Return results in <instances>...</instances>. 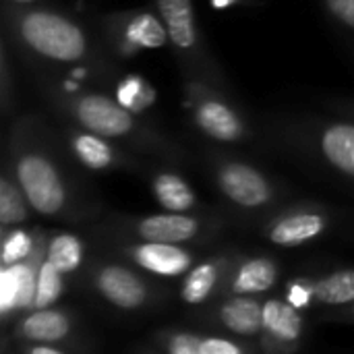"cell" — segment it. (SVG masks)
<instances>
[{"instance_id":"6da1fadb","label":"cell","mask_w":354,"mask_h":354,"mask_svg":"<svg viewBox=\"0 0 354 354\" xmlns=\"http://www.w3.org/2000/svg\"><path fill=\"white\" fill-rule=\"evenodd\" d=\"M15 29L21 41L46 60L71 64L85 60L89 54L85 29L62 12L46 8L23 10L15 19Z\"/></svg>"},{"instance_id":"7a4b0ae2","label":"cell","mask_w":354,"mask_h":354,"mask_svg":"<svg viewBox=\"0 0 354 354\" xmlns=\"http://www.w3.org/2000/svg\"><path fill=\"white\" fill-rule=\"evenodd\" d=\"M12 176L23 189L31 209L44 218L66 212L71 195L58 164L37 147H23L12 162Z\"/></svg>"},{"instance_id":"3957f363","label":"cell","mask_w":354,"mask_h":354,"mask_svg":"<svg viewBox=\"0 0 354 354\" xmlns=\"http://www.w3.org/2000/svg\"><path fill=\"white\" fill-rule=\"evenodd\" d=\"M68 110L81 129L106 139H135L141 131L135 112L104 93H81L68 100Z\"/></svg>"},{"instance_id":"277c9868","label":"cell","mask_w":354,"mask_h":354,"mask_svg":"<svg viewBox=\"0 0 354 354\" xmlns=\"http://www.w3.org/2000/svg\"><path fill=\"white\" fill-rule=\"evenodd\" d=\"M218 191L243 209H261L272 203L274 187L270 178L251 164L226 160L216 166Z\"/></svg>"},{"instance_id":"5b68a950","label":"cell","mask_w":354,"mask_h":354,"mask_svg":"<svg viewBox=\"0 0 354 354\" xmlns=\"http://www.w3.org/2000/svg\"><path fill=\"white\" fill-rule=\"evenodd\" d=\"M93 290L116 311L135 313L151 303V288L147 282L122 263H102L91 276Z\"/></svg>"},{"instance_id":"8992f818","label":"cell","mask_w":354,"mask_h":354,"mask_svg":"<svg viewBox=\"0 0 354 354\" xmlns=\"http://www.w3.org/2000/svg\"><path fill=\"white\" fill-rule=\"evenodd\" d=\"M124 255L141 270L151 276L162 278H178L187 274L193 263L195 255L183 245L176 243H160V241H139L124 247Z\"/></svg>"},{"instance_id":"52a82bcc","label":"cell","mask_w":354,"mask_h":354,"mask_svg":"<svg viewBox=\"0 0 354 354\" xmlns=\"http://www.w3.org/2000/svg\"><path fill=\"white\" fill-rule=\"evenodd\" d=\"M131 230L141 241H160V243H176L187 245L201 236L203 220L191 216L189 212H162L143 216L131 222Z\"/></svg>"},{"instance_id":"ba28073f","label":"cell","mask_w":354,"mask_h":354,"mask_svg":"<svg viewBox=\"0 0 354 354\" xmlns=\"http://www.w3.org/2000/svg\"><path fill=\"white\" fill-rule=\"evenodd\" d=\"M193 120L201 133L220 143H236L247 135V127L239 112L224 100L201 93L193 104Z\"/></svg>"},{"instance_id":"9c48e42d","label":"cell","mask_w":354,"mask_h":354,"mask_svg":"<svg viewBox=\"0 0 354 354\" xmlns=\"http://www.w3.org/2000/svg\"><path fill=\"white\" fill-rule=\"evenodd\" d=\"M330 226V218L319 209H295L272 220L263 234L268 243L284 249L301 247L319 239Z\"/></svg>"},{"instance_id":"30bf717a","label":"cell","mask_w":354,"mask_h":354,"mask_svg":"<svg viewBox=\"0 0 354 354\" xmlns=\"http://www.w3.org/2000/svg\"><path fill=\"white\" fill-rule=\"evenodd\" d=\"M15 334L25 344H60L73 336V317L54 307L31 309L19 319Z\"/></svg>"},{"instance_id":"8fae6325","label":"cell","mask_w":354,"mask_h":354,"mask_svg":"<svg viewBox=\"0 0 354 354\" xmlns=\"http://www.w3.org/2000/svg\"><path fill=\"white\" fill-rule=\"evenodd\" d=\"M216 319L234 336L257 338L263 334V303L251 295H230L218 305Z\"/></svg>"},{"instance_id":"7c38bea8","label":"cell","mask_w":354,"mask_h":354,"mask_svg":"<svg viewBox=\"0 0 354 354\" xmlns=\"http://www.w3.org/2000/svg\"><path fill=\"white\" fill-rule=\"evenodd\" d=\"M156 4L168 29L170 44L180 54H197L199 31L193 0H156Z\"/></svg>"},{"instance_id":"4fadbf2b","label":"cell","mask_w":354,"mask_h":354,"mask_svg":"<svg viewBox=\"0 0 354 354\" xmlns=\"http://www.w3.org/2000/svg\"><path fill=\"white\" fill-rule=\"evenodd\" d=\"M168 41L170 37L162 17L151 12L127 15L118 25V44L127 54H135L139 50H156Z\"/></svg>"},{"instance_id":"5bb4252c","label":"cell","mask_w":354,"mask_h":354,"mask_svg":"<svg viewBox=\"0 0 354 354\" xmlns=\"http://www.w3.org/2000/svg\"><path fill=\"white\" fill-rule=\"evenodd\" d=\"M280 270L278 263L266 255L245 257L228 276V292L230 295H261L270 292L278 282Z\"/></svg>"},{"instance_id":"9a60e30c","label":"cell","mask_w":354,"mask_h":354,"mask_svg":"<svg viewBox=\"0 0 354 354\" xmlns=\"http://www.w3.org/2000/svg\"><path fill=\"white\" fill-rule=\"evenodd\" d=\"M263 334L278 346H295L305 334V319L286 299H270L263 303Z\"/></svg>"},{"instance_id":"2e32d148","label":"cell","mask_w":354,"mask_h":354,"mask_svg":"<svg viewBox=\"0 0 354 354\" xmlns=\"http://www.w3.org/2000/svg\"><path fill=\"white\" fill-rule=\"evenodd\" d=\"M226 276V259L209 257L195 263L183 278L180 284V301L191 307H199L207 303L214 292L220 288Z\"/></svg>"},{"instance_id":"e0dca14e","label":"cell","mask_w":354,"mask_h":354,"mask_svg":"<svg viewBox=\"0 0 354 354\" xmlns=\"http://www.w3.org/2000/svg\"><path fill=\"white\" fill-rule=\"evenodd\" d=\"M317 145L332 168L354 178V122H332L324 127Z\"/></svg>"},{"instance_id":"ac0fdd59","label":"cell","mask_w":354,"mask_h":354,"mask_svg":"<svg viewBox=\"0 0 354 354\" xmlns=\"http://www.w3.org/2000/svg\"><path fill=\"white\" fill-rule=\"evenodd\" d=\"M68 143L77 160L89 168V170H110L118 164V151L110 143V139L95 135L87 129L83 131H71L68 133Z\"/></svg>"},{"instance_id":"d6986e66","label":"cell","mask_w":354,"mask_h":354,"mask_svg":"<svg viewBox=\"0 0 354 354\" xmlns=\"http://www.w3.org/2000/svg\"><path fill=\"white\" fill-rule=\"evenodd\" d=\"M151 191L166 212H193L197 207L193 187L176 172H158L151 178Z\"/></svg>"},{"instance_id":"ffe728a7","label":"cell","mask_w":354,"mask_h":354,"mask_svg":"<svg viewBox=\"0 0 354 354\" xmlns=\"http://www.w3.org/2000/svg\"><path fill=\"white\" fill-rule=\"evenodd\" d=\"M315 303L324 307H348L354 303V270H336L311 280Z\"/></svg>"},{"instance_id":"44dd1931","label":"cell","mask_w":354,"mask_h":354,"mask_svg":"<svg viewBox=\"0 0 354 354\" xmlns=\"http://www.w3.org/2000/svg\"><path fill=\"white\" fill-rule=\"evenodd\" d=\"M46 259H50L62 274H75L85 259V243L81 236L71 232H56L44 247Z\"/></svg>"},{"instance_id":"7402d4cb","label":"cell","mask_w":354,"mask_h":354,"mask_svg":"<svg viewBox=\"0 0 354 354\" xmlns=\"http://www.w3.org/2000/svg\"><path fill=\"white\" fill-rule=\"evenodd\" d=\"M29 201L19 187L17 180H12L8 174H2L0 178V224L2 230L21 226L29 218Z\"/></svg>"},{"instance_id":"603a6c76","label":"cell","mask_w":354,"mask_h":354,"mask_svg":"<svg viewBox=\"0 0 354 354\" xmlns=\"http://www.w3.org/2000/svg\"><path fill=\"white\" fill-rule=\"evenodd\" d=\"M66 290V274H62L46 255L41 257L37 270V288H35V303L33 309H48L54 307Z\"/></svg>"},{"instance_id":"cb8c5ba5","label":"cell","mask_w":354,"mask_h":354,"mask_svg":"<svg viewBox=\"0 0 354 354\" xmlns=\"http://www.w3.org/2000/svg\"><path fill=\"white\" fill-rule=\"evenodd\" d=\"M37 245L33 241V234L15 226L4 230V239H2V268L6 266H15L19 261L29 259L35 253Z\"/></svg>"},{"instance_id":"d4e9b609","label":"cell","mask_w":354,"mask_h":354,"mask_svg":"<svg viewBox=\"0 0 354 354\" xmlns=\"http://www.w3.org/2000/svg\"><path fill=\"white\" fill-rule=\"evenodd\" d=\"M153 95H156V91L137 75H127L124 79H120V83L116 87V100L133 112L147 108L151 104Z\"/></svg>"},{"instance_id":"484cf974","label":"cell","mask_w":354,"mask_h":354,"mask_svg":"<svg viewBox=\"0 0 354 354\" xmlns=\"http://www.w3.org/2000/svg\"><path fill=\"white\" fill-rule=\"evenodd\" d=\"M201 338L193 332H168L160 338V348L168 354H199Z\"/></svg>"},{"instance_id":"4316f807","label":"cell","mask_w":354,"mask_h":354,"mask_svg":"<svg viewBox=\"0 0 354 354\" xmlns=\"http://www.w3.org/2000/svg\"><path fill=\"white\" fill-rule=\"evenodd\" d=\"M247 351V344H241L224 336H203L199 344V354H245Z\"/></svg>"},{"instance_id":"83f0119b","label":"cell","mask_w":354,"mask_h":354,"mask_svg":"<svg viewBox=\"0 0 354 354\" xmlns=\"http://www.w3.org/2000/svg\"><path fill=\"white\" fill-rule=\"evenodd\" d=\"M286 301L292 303L297 309H309L313 303H315V297H313V288H311V280H295L288 284V290H286Z\"/></svg>"},{"instance_id":"f1b7e54d","label":"cell","mask_w":354,"mask_h":354,"mask_svg":"<svg viewBox=\"0 0 354 354\" xmlns=\"http://www.w3.org/2000/svg\"><path fill=\"white\" fill-rule=\"evenodd\" d=\"M326 6L334 19L354 31V0H326Z\"/></svg>"},{"instance_id":"f546056e","label":"cell","mask_w":354,"mask_h":354,"mask_svg":"<svg viewBox=\"0 0 354 354\" xmlns=\"http://www.w3.org/2000/svg\"><path fill=\"white\" fill-rule=\"evenodd\" d=\"M25 353L29 354H64L66 348L58 346V344H27Z\"/></svg>"},{"instance_id":"4dcf8cb0","label":"cell","mask_w":354,"mask_h":354,"mask_svg":"<svg viewBox=\"0 0 354 354\" xmlns=\"http://www.w3.org/2000/svg\"><path fill=\"white\" fill-rule=\"evenodd\" d=\"M209 2H212V6H214V8H218V10H224V8H228V6L236 4L239 0H209Z\"/></svg>"},{"instance_id":"1f68e13d","label":"cell","mask_w":354,"mask_h":354,"mask_svg":"<svg viewBox=\"0 0 354 354\" xmlns=\"http://www.w3.org/2000/svg\"><path fill=\"white\" fill-rule=\"evenodd\" d=\"M12 2H17V4H31V2H35V0H12Z\"/></svg>"},{"instance_id":"d6a6232c","label":"cell","mask_w":354,"mask_h":354,"mask_svg":"<svg viewBox=\"0 0 354 354\" xmlns=\"http://www.w3.org/2000/svg\"><path fill=\"white\" fill-rule=\"evenodd\" d=\"M348 315H351V317H353V319H354V303H353V305H351V311H348Z\"/></svg>"}]
</instances>
